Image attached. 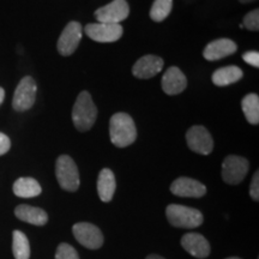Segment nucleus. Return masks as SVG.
I'll return each instance as SVG.
<instances>
[{
  "mask_svg": "<svg viewBox=\"0 0 259 259\" xmlns=\"http://www.w3.org/2000/svg\"><path fill=\"white\" fill-rule=\"evenodd\" d=\"M239 2L242 3V4H248V3H252V2H254V0H239Z\"/></svg>",
  "mask_w": 259,
  "mask_h": 259,
  "instance_id": "obj_31",
  "label": "nucleus"
},
{
  "mask_svg": "<svg viewBox=\"0 0 259 259\" xmlns=\"http://www.w3.org/2000/svg\"><path fill=\"white\" fill-rule=\"evenodd\" d=\"M128 15L130 6L126 0H113L95 11V17L99 23L120 24Z\"/></svg>",
  "mask_w": 259,
  "mask_h": 259,
  "instance_id": "obj_8",
  "label": "nucleus"
},
{
  "mask_svg": "<svg viewBox=\"0 0 259 259\" xmlns=\"http://www.w3.org/2000/svg\"><path fill=\"white\" fill-rule=\"evenodd\" d=\"M109 136L112 143L118 148H126L134 144L137 138L134 119L126 113H115L109 121Z\"/></svg>",
  "mask_w": 259,
  "mask_h": 259,
  "instance_id": "obj_1",
  "label": "nucleus"
},
{
  "mask_svg": "<svg viewBox=\"0 0 259 259\" xmlns=\"http://www.w3.org/2000/svg\"><path fill=\"white\" fill-rule=\"evenodd\" d=\"M250 196L254 202L259 200V171L257 170L252 178L251 186H250Z\"/></svg>",
  "mask_w": 259,
  "mask_h": 259,
  "instance_id": "obj_26",
  "label": "nucleus"
},
{
  "mask_svg": "<svg viewBox=\"0 0 259 259\" xmlns=\"http://www.w3.org/2000/svg\"><path fill=\"white\" fill-rule=\"evenodd\" d=\"M97 118V108L93 102L92 95L88 92H82L77 97L72 108V121L76 128L85 132L95 124Z\"/></svg>",
  "mask_w": 259,
  "mask_h": 259,
  "instance_id": "obj_2",
  "label": "nucleus"
},
{
  "mask_svg": "<svg viewBox=\"0 0 259 259\" xmlns=\"http://www.w3.org/2000/svg\"><path fill=\"white\" fill-rule=\"evenodd\" d=\"M242 59H244L246 63L253 67H259V53L255 51H250L246 52V53L242 54Z\"/></svg>",
  "mask_w": 259,
  "mask_h": 259,
  "instance_id": "obj_27",
  "label": "nucleus"
},
{
  "mask_svg": "<svg viewBox=\"0 0 259 259\" xmlns=\"http://www.w3.org/2000/svg\"><path fill=\"white\" fill-rule=\"evenodd\" d=\"M163 65L164 63L162 58L148 54V56L142 57L141 59L136 61L134 67H132V73L139 79H149L160 73L163 69Z\"/></svg>",
  "mask_w": 259,
  "mask_h": 259,
  "instance_id": "obj_12",
  "label": "nucleus"
},
{
  "mask_svg": "<svg viewBox=\"0 0 259 259\" xmlns=\"http://www.w3.org/2000/svg\"><path fill=\"white\" fill-rule=\"evenodd\" d=\"M56 259H79V255L72 246L63 242L58 246Z\"/></svg>",
  "mask_w": 259,
  "mask_h": 259,
  "instance_id": "obj_24",
  "label": "nucleus"
},
{
  "mask_svg": "<svg viewBox=\"0 0 259 259\" xmlns=\"http://www.w3.org/2000/svg\"><path fill=\"white\" fill-rule=\"evenodd\" d=\"M171 8H173V0H155L150 10V17L155 22L164 21L169 16Z\"/></svg>",
  "mask_w": 259,
  "mask_h": 259,
  "instance_id": "obj_23",
  "label": "nucleus"
},
{
  "mask_svg": "<svg viewBox=\"0 0 259 259\" xmlns=\"http://www.w3.org/2000/svg\"><path fill=\"white\" fill-rule=\"evenodd\" d=\"M242 25L251 31H258L259 30V10L255 9L253 11L248 12V14L244 17V23H242Z\"/></svg>",
  "mask_w": 259,
  "mask_h": 259,
  "instance_id": "obj_25",
  "label": "nucleus"
},
{
  "mask_svg": "<svg viewBox=\"0 0 259 259\" xmlns=\"http://www.w3.org/2000/svg\"><path fill=\"white\" fill-rule=\"evenodd\" d=\"M84 31L92 40L101 44L115 42L122 36V27L120 24L109 23H90L84 28Z\"/></svg>",
  "mask_w": 259,
  "mask_h": 259,
  "instance_id": "obj_10",
  "label": "nucleus"
},
{
  "mask_svg": "<svg viewBox=\"0 0 259 259\" xmlns=\"http://www.w3.org/2000/svg\"><path fill=\"white\" fill-rule=\"evenodd\" d=\"M147 259H164V258L161 257V255H157V254H151V255H148Z\"/></svg>",
  "mask_w": 259,
  "mask_h": 259,
  "instance_id": "obj_30",
  "label": "nucleus"
},
{
  "mask_svg": "<svg viewBox=\"0 0 259 259\" xmlns=\"http://www.w3.org/2000/svg\"><path fill=\"white\" fill-rule=\"evenodd\" d=\"M238 46L234 41L229 38H219L206 45L205 50L203 52V57L209 61H216L223 58L234 54Z\"/></svg>",
  "mask_w": 259,
  "mask_h": 259,
  "instance_id": "obj_16",
  "label": "nucleus"
},
{
  "mask_svg": "<svg viewBox=\"0 0 259 259\" xmlns=\"http://www.w3.org/2000/svg\"><path fill=\"white\" fill-rule=\"evenodd\" d=\"M116 189V181L114 173L108 168H105L100 171L97 179V193L102 202L108 203L113 199Z\"/></svg>",
  "mask_w": 259,
  "mask_h": 259,
  "instance_id": "obj_17",
  "label": "nucleus"
},
{
  "mask_svg": "<svg viewBox=\"0 0 259 259\" xmlns=\"http://www.w3.org/2000/svg\"><path fill=\"white\" fill-rule=\"evenodd\" d=\"M226 259H241V258H239V257H229V258H226Z\"/></svg>",
  "mask_w": 259,
  "mask_h": 259,
  "instance_id": "obj_32",
  "label": "nucleus"
},
{
  "mask_svg": "<svg viewBox=\"0 0 259 259\" xmlns=\"http://www.w3.org/2000/svg\"><path fill=\"white\" fill-rule=\"evenodd\" d=\"M10 148H11V141H10V138L6 135L0 132V156L8 153Z\"/></svg>",
  "mask_w": 259,
  "mask_h": 259,
  "instance_id": "obj_28",
  "label": "nucleus"
},
{
  "mask_svg": "<svg viewBox=\"0 0 259 259\" xmlns=\"http://www.w3.org/2000/svg\"><path fill=\"white\" fill-rule=\"evenodd\" d=\"M171 193L178 197H191V198H200L206 193V187L199 181L191 178H178L170 185Z\"/></svg>",
  "mask_w": 259,
  "mask_h": 259,
  "instance_id": "obj_13",
  "label": "nucleus"
},
{
  "mask_svg": "<svg viewBox=\"0 0 259 259\" xmlns=\"http://www.w3.org/2000/svg\"><path fill=\"white\" fill-rule=\"evenodd\" d=\"M5 99V90L0 87V105H2L3 101H4Z\"/></svg>",
  "mask_w": 259,
  "mask_h": 259,
  "instance_id": "obj_29",
  "label": "nucleus"
},
{
  "mask_svg": "<svg viewBox=\"0 0 259 259\" xmlns=\"http://www.w3.org/2000/svg\"><path fill=\"white\" fill-rule=\"evenodd\" d=\"M80 40H82V25L78 22H70L58 40V52L64 57L71 56L76 52Z\"/></svg>",
  "mask_w": 259,
  "mask_h": 259,
  "instance_id": "obj_11",
  "label": "nucleus"
},
{
  "mask_svg": "<svg viewBox=\"0 0 259 259\" xmlns=\"http://www.w3.org/2000/svg\"><path fill=\"white\" fill-rule=\"evenodd\" d=\"M242 70L238 66H226L212 73V83L218 87H226L239 82L242 78Z\"/></svg>",
  "mask_w": 259,
  "mask_h": 259,
  "instance_id": "obj_19",
  "label": "nucleus"
},
{
  "mask_svg": "<svg viewBox=\"0 0 259 259\" xmlns=\"http://www.w3.org/2000/svg\"><path fill=\"white\" fill-rule=\"evenodd\" d=\"M186 142L191 150L200 155L211 154L213 149L211 135L204 126H192L186 134Z\"/></svg>",
  "mask_w": 259,
  "mask_h": 259,
  "instance_id": "obj_9",
  "label": "nucleus"
},
{
  "mask_svg": "<svg viewBox=\"0 0 259 259\" xmlns=\"http://www.w3.org/2000/svg\"><path fill=\"white\" fill-rule=\"evenodd\" d=\"M187 87V79L179 67L171 66L162 77V89L167 95H178Z\"/></svg>",
  "mask_w": 259,
  "mask_h": 259,
  "instance_id": "obj_15",
  "label": "nucleus"
},
{
  "mask_svg": "<svg viewBox=\"0 0 259 259\" xmlns=\"http://www.w3.org/2000/svg\"><path fill=\"white\" fill-rule=\"evenodd\" d=\"M72 233L76 240L89 250H97L103 245L102 232L93 223H76L72 227Z\"/></svg>",
  "mask_w": 259,
  "mask_h": 259,
  "instance_id": "obj_7",
  "label": "nucleus"
},
{
  "mask_svg": "<svg viewBox=\"0 0 259 259\" xmlns=\"http://www.w3.org/2000/svg\"><path fill=\"white\" fill-rule=\"evenodd\" d=\"M41 186L32 178H19L14 184V193L21 198H32L41 193Z\"/></svg>",
  "mask_w": 259,
  "mask_h": 259,
  "instance_id": "obj_20",
  "label": "nucleus"
},
{
  "mask_svg": "<svg viewBox=\"0 0 259 259\" xmlns=\"http://www.w3.org/2000/svg\"><path fill=\"white\" fill-rule=\"evenodd\" d=\"M181 246L193 257L203 259L210 254V244L202 234L187 233L181 238Z\"/></svg>",
  "mask_w": 259,
  "mask_h": 259,
  "instance_id": "obj_14",
  "label": "nucleus"
},
{
  "mask_svg": "<svg viewBox=\"0 0 259 259\" xmlns=\"http://www.w3.org/2000/svg\"><path fill=\"white\" fill-rule=\"evenodd\" d=\"M166 215L170 225L178 228H196L204 221L203 213L199 210L179 205V204L168 205Z\"/></svg>",
  "mask_w": 259,
  "mask_h": 259,
  "instance_id": "obj_3",
  "label": "nucleus"
},
{
  "mask_svg": "<svg viewBox=\"0 0 259 259\" xmlns=\"http://www.w3.org/2000/svg\"><path fill=\"white\" fill-rule=\"evenodd\" d=\"M248 171V161L245 157L229 155L223 160L222 179L229 185H238Z\"/></svg>",
  "mask_w": 259,
  "mask_h": 259,
  "instance_id": "obj_5",
  "label": "nucleus"
},
{
  "mask_svg": "<svg viewBox=\"0 0 259 259\" xmlns=\"http://www.w3.org/2000/svg\"><path fill=\"white\" fill-rule=\"evenodd\" d=\"M242 112L252 125L259 124V96L257 94H248L242 99Z\"/></svg>",
  "mask_w": 259,
  "mask_h": 259,
  "instance_id": "obj_21",
  "label": "nucleus"
},
{
  "mask_svg": "<svg viewBox=\"0 0 259 259\" xmlns=\"http://www.w3.org/2000/svg\"><path fill=\"white\" fill-rule=\"evenodd\" d=\"M15 215L17 216L21 221L30 223V225L34 226H44L46 225L48 221V215L45 210H42L40 208H35V206L25 205V204L18 205L17 208L15 209Z\"/></svg>",
  "mask_w": 259,
  "mask_h": 259,
  "instance_id": "obj_18",
  "label": "nucleus"
},
{
  "mask_svg": "<svg viewBox=\"0 0 259 259\" xmlns=\"http://www.w3.org/2000/svg\"><path fill=\"white\" fill-rule=\"evenodd\" d=\"M12 252L16 259H29L30 257V245L28 238L21 231H15L12 234Z\"/></svg>",
  "mask_w": 259,
  "mask_h": 259,
  "instance_id": "obj_22",
  "label": "nucleus"
},
{
  "mask_svg": "<svg viewBox=\"0 0 259 259\" xmlns=\"http://www.w3.org/2000/svg\"><path fill=\"white\" fill-rule=\"evenodd\" d=\"M36 92L37 87L35 80L29 76L24 77L15 90L14 100H12V107L15 111L24 112L30 109L36 99Z\"/></svg>",
  "mask_w": 259,
  "mask_h": 259,
  "instance_id": "obj_6",
  "label": "nucleus"
},
{
  "mask_svg": "<svg viewBox=\"0 0 259 259\" xmlns=\"http://www.w3.org/2000/svg\"><path fill=\"white\" fill-rule=\"evenodd\" d=\"M56 176L60 187L69 192H74L79 187V171L74 161L67 155H61L57 160Z\"/></svg>",
  "mask_w": 259,
  "mask_h": 259,
  "instance_id": "obj_4",
  "label": "nucleus"
}]
</instances>
